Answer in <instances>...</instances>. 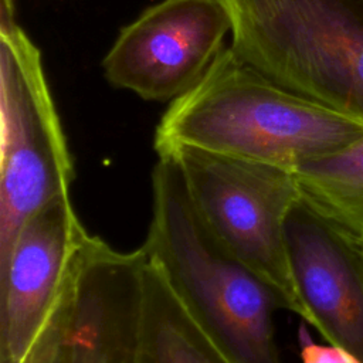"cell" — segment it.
I'll return each mask as SVG.
<instances>
[{"instance_id":"8","label":"cell","mask_w":363,"mask_h":363,"mask_svg":"<svg viewBox=\"0 0 363 363\" xmlns=\"http://www.w3.org/2000/svg\"><path fill=\"white\" fill-rule=\"evenodd\" d=\"M89 233L71 194L34 213L0 261V363H20Z\"/></svg>"},{"instance_id":"9","label":"cell","mask_w":363,"mask_h":363,"mask_svg":"<svg viewBox=\"0 0 363 363\" xmlns=\"http://www.w3.org/2000/svg\"><path fill=\"white\" fill-rule=\"evenodd\" d=\"M145 261L142 247L125 252L89 234L78 258L67 363H135Z\"/></svg>"},{"instance_id":"7","label":"cell","mask_w":363,"mask_h":363,"mask_svg":"<svg viewBox=\"0 0 363 363\" xmlns=\"http://www.w3.org/2000/svg\"><path fill=\"white\" fill-rule=\"evenodd\" d=\"M285 235L305 323L363 363V238L301 194L286 217Z\"/></svg>"},{"instance_id":"10","label":"cell","mask_w":363,"mask_h":363,"mask_svg":"<svg viewBox=\"0 0 363 363\" xmlns=\"http://www.w3.org/2000/svg\"><path fill=\"white\" fill-rule=\"evenodd\" d=\"M135 363H233L199 325L162 268L145 254Z\"/></svg>"},{"instance_id":"12","label":"cell","mask_w":363,"mask_h":363,"mask_svg":"<svg viewBox=\"0 0 363 363\" xmlns=\"http://www.w3.org/2000/svg\"><path fill=\"white\" fill-rule=\"evenodd\" d=\"M79 252L77 254L41 328L20 363H67L68 332L74 308Z\"/></svg>"},{"instance_id":"2","label":"cell","mask_w":363,"mask_h":363,"mask_svg":"<svg viewBox=\"0 0 363 363\" xmlns=\"http://www.w3.org/2000/svg\"><path fill=\"white\" fill-rule=\"evenodd\" d=\"M199 325L233 363H281L275 291L227 251L197 213L176 162L157 156L152 217L142 245Z\"/></svg>"},{"instance_id":"5","label":"cell","mask_w":363,"mask_h":363,"mask_svg":"<svg viewBox=\"0 0 363 363\" xmlns=\"http://www.w3.org/2000/svg\"><path fill=\"white\" fill-rule=\"evenodd\" d=\"M157 156L176 162L197 213L221 245L305 322L285 235L286 217L299 197L294 172L187 146Z\"/></svg>"},{"instance_id":"6","label":"cell","mask_w":363,"mask_h":363,"mask_svg":"<svg viewBox=\"0 0 363 363\" xmlns=\"http://www.w3.org/2000/svg\"><path fill=\"white\" fill-rule=\"evenodd\" d=\"M231 33L220 0H162L119 31L102 68L111 85L173 101L206 74Z\"/></svg>"},{"instance_id":"1","label":"cell","mask_w":363,"mask_h":363,"mask_svg":"<svg viewBox=\"0 0 363 363\" xmlns=\"http://www.w3.org/2000/svg\"><path fill=\"white\" fill-rule=\"evenodd\" d=\"M363 138V122L279 86L224 47L156 126V153L187 146L294 172Z\"/></svg>"},{"instance_id":"3","label":"cell","mask_w":363,"mask_h":363,"mask_svg":"<svg viewBox=\"0 0 363 363\" xmlns=\"http://www.w3.org/2000/svg\"><path fill=\"white\" fill-rule=\"evenodd\" d=\"M231 48L279 86L363 122V0H220Z\"/></svg>"},{"instance_id":"11","label":"cell","mask_w":363,"mask_h":363,"mask_svg":"<svg viewBox=\"0 0 363 363\" xmlns=\"http://www.w3.org/2000/svg\"><path fill=\"white\" fill-rule=\"evenodd\" d=\"M301 197L363 238V138L294 170Z\"/></svg>"},{"instance_id":"13","label":"cell","mask_w":363,"mask_h":363,"mask_svg":"<svg viewBox=\"0 0 363 363\" xmlns=\"http://www.w3.org/2000/svg\"><path fill=\"white\" fill-rule=\"evenodd\" d=\"M299 345H301V363H360L347 350L328 345L315 343L305 329H299Z\"/></svg>"},{"instance_id":"4","label":"cell","mask_w":363,"mask_h":363,"mask_svg":"<svg viewBox=\"0 0 363 363\" xmlns=\"http://www.w3.org/2000/svg\"><path fill=\"white\" fill-rule=\"evenodd\" d=\"M74 162L54 105L41 52L0 3V261L21 225L71 194Z\"/></svg>"}]
</instances>
